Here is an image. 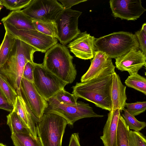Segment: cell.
<instances>
[{
  "label": "cell",
  "mask_w": 146,
  "mask_h": 146,
  "mask_svg": "<svg viewBox=\"0 0 146 146\" xmlns=\"http://www.w3.org/2000/svg\"><path fill=\"white\" fill-rule=\"evenodd\" d=\"M5 31L13 38L21 40L36 49L38 51L46 52L57 43V39L35 30H18L12 25L3 23Z\"/></svg>",
  "instance_id": "cell-9"
},
{
  "label": "cell",
  "mask_w": 146,
  "mask_h": 146,
  "mask_svg": "<svg viewBox=\"0 0 146 146\" xmlns=\"http://www.w3.org/2000/svg\"><path fill=\"white\" fill-rule=\"evenodd\" d=\"M73 58L67 47L57 43L46 52L42 64L48 71L61 80L71 84L77 75Z\"/></svg>",
  "instance_id": "cell-3"
},
{
  "label": "cell",
  "mask_w": 146,
  "mask_h": 146,
  "mask_svg": "<svg viewBox=\"0 0 146 146\" xmlns=\"http://www.w3.org/2000/svg\"><path fill=\"white\" fill-rule=\"evenodd\" d=\"M95 46L96 51L104 52L111 59H116L132 48L139 49L135 35L123 31L113 32L96 38Z\"/></svg>",
  "instance_id": "cell-4"
},
{
  "label": "cell",
  "mask_w": 146,
  "mask_h": 146,
  "mask_svg": "<svg viewBox=\"0 0 146 146\" xmlns=\"http://www.w3.org/2000/svg\"><path fill=\"white\" fill-rule=\"evenodd\" d=\"M112 76L111 92V110L119 109L121 112L126 103V86L123 84L119 76L116 72L112 74Z\"/></svg>",
  "instance_id": "cell-18"
},
{
  "label": "cell",
  "mask_w": 146,
  "mask_h": 146,
  "mask_svg": "<svg viewBox=\"0 0 146 146\" xmlns=\"http://www.w3.org/2000/svg\"><path fill=\"white\" fill-rule=\"evenodd\" d=\"M129 146H146V138L140 131L130 130L128 136Z\"/></svg>",
  "instance_id": "cell-30"
},
{
  "label": "cell",
  "mask_w": 146,
  "mask_h": 146,
  "mask_svg": "<svg viewBox=\"0 0 146 146\" xmlns=\"http://www.w3.org/2000/svg\"><path fill=\"white\" fill-rule=\"evenodd\" d=\"M7 117V124L9 127L11 134L17 133L30 134L19 116L14 111L10 112Z\"/></svg>",
  "instance_id": "cell-21"
},
{
  "label": "cell",
  "mask_w": 146,
  "mask_h": 146,
  "mask_svg": "<svg viewBox=\"0 0 146 146\" xmlns=\"http://www.w3.org/2000/svg\"><path fill=\"white\" fill-rule=\"evenodd\" d=\"M36 30L46 35L58 39V32L54 22L33 21Z\"/></svg>",
  "instance_id": "cell-24"
},
{
  "label": "cell",
  "mask_w": 146,
  "mask_h": 146,
  "mask_svg": "<svg viewBox=\"0 0 146 146\" xmlns=\"http://www.w3.org/2000/svg\"><path fill=\"white\" fill-rule=\"evenodd\" d=\"M15 38L5 31L3 39L0 46V66L3 65L8 58L14 42Z\"/></svg>",
  "instance_id": "cell-23"
},
{
  "label": "cell",
  "mask_w": 146,
  "mask_h": 146,
  "mask_svg": "<svg viewBox=\"0 0 146 146\" xmlns=\"http://www.w3.org/2000/svg\"><path fill=\"white\" fill-rule=\"evenodd\" d=\"M38 50L27 43L15 38L5 63L0 66V74L19 93L24 67L29 62H33V54Z\"/></svg>",
  "instance_id": "cell-1"
},
{
  "label": "cell",
  "mask_w": 146,
  "mask_h": 146,
  "mask_svg": "<svg viewBox=\"0 0 146 146\" xmlns=\"http://www.w3.org/2000/svg\"><path fill=\"white\" fill-rule=\"evenodd\" d=\"M82 13L79 11L64 8L55 20L58 39L61 44L66 45L81 33L78 28V19Z\"/></svg>",
  "instance_id": "cell-8"
},
{
  "label": "cell",
  "mask_w": 146,
  "mask_h": 146,
  "mask_svg": "<svg viewBox=\"0 0 146 146\" xmlns=\"http://www.w3.org/2000/svg\"><path fill=\"white\" fill-rule=\"evenodd\" d=\"M34 62H28L25 65L23 71L22 77L33 83L34 82Z\"/></svg>",
  "instance_id": "cell-32"
},
{
  "label": "cell",
  "mask_w": 146,
  "mask_h": 146,
  "mask_svg": "<svg viewBox=\"0 0 146 146\" xmlns=\"http://www.w3.org/2000/svg\"><path fill=\"white\" fill-rule=\"evenodd\" d=\"M109 3L113 16L122 20L135 21L146 10L141 0H110Z\"/></svg>",
  "instance_id": "cell-12"
},
{
  "label": "cell",
  "mask_w": 146,
  "mask_h": 146,
  "mask_svg": "<svg viewBox=\"0 0 146 146\" xmlns=\"http://www.w3.org/2000/svg\"><path fill=\"white\" fill-rule=\"evenodd\" d=\"M2 8V7H1V6H0V11L1 10V9Z\"/></svg>",
  "instance_id": "cell-39"
},
{
  "label": "cell",
  "mask_w": 146,
  "mask_h": 146,
  "mask_svg": "<svg viewBox=\"0 0 146 146\" xmlns=\"http://www.w3.org/2000/svg\"><path fill=\"white\" fill-rule=\"evenodd\" d=\"M13 110L19 116L31 135L37 136L36 125L39 120L29 108L22 98L18 96L13 106Z\"/></svg>",
  "instance_id": "cell-16"
},
{
  "label": "cell",
  "mask_w": 146,
  "mask_h": 146,
  "mask_svg": "<svg viewBox=\"0 0 146 146\" xmlns=\"http://www.w3.org/2000/svg\"><path fill=\"white\" fill-rule=\"evenodd\" d=\"M63 9L56 0H31L22 11L32 21L54 22Z\"/></svg>",
  "instance_id": "cell-10"
},
{
  "label": "cell",
  "mask_w": 146,
  "mask_h": 146,
  "mask_svg": "<svg viewBox=\"0 0 146 146\" xmlns=\"http://www.w3.org/2000/svg\"><path fill=\"white\" fill-rule=\"evenodd\" d=\"M140 50L146 55V33L141 29L135 32Z\"/></svg>",
  "instance_id": "cell-33"
},
{
  "label": "cell",
  "mask_w": 146,
  "mask_h": 146,
  "mask_svg": "<svg viewBox=\"0 0 146 146\" xmlns=\"http://www.w3.org/2000/svg\"><path fill=\"white\" fill-rule=\"evenodd\" d=\"M68 146H81L78 133H74L71 135Z\"/></svg>",
  "instance_id": "cell-36"
},
{
  "label": "cell",
  "mask_w": 146,
  "mask_h": 146,
  "mask_svg": "<svg viewBox=\"0 0 146 146\" xmlns=\"http://www.w3.org/2000/svg\"><path fill=\"white\" fill-rule=\"evenodd\" d=\"M34 82L36 90L46 100L52 97L68 84L48 71L42 64L34 62Z\"/></svg>",
  "instance_id": "cell-7"
},
{
  "label": "cell",
  "mask_w": 146,
  "mask_h": 146,
  "mask_svg": "<svg viewBox=\"0 0 146 146\" xmlns=\"http://www.w3.org/2000/svg\"><path fill=\"white\" fill-rule=\"evenodd\" d=\"M0 146H6L3 144L0 143Z\"/></svg>",
  "instance_id": "cell-38"
},
{
  "label": "cell",
  "mask_w": 146,
  "mask_h": 146,
  "mask_svg": "<svg viewBox=\"0 0 146 146\" xmlns=\"http://www.w3.org/2000/svg\"><path fill=\"white\" fill-rule=\"evenodd\" d=\"M18 96L22 98L39 121L48 106V103L38 92L33 83L22 77Z\"/></svg>",
  "instance_id": "cell-11"
},
{
  "label": "cell",
  "mask_w": 146,
  "mask_h": 146,
  "mask_svg": "<svg viewBox=\"0 0 146 146\" xmlns=\"http://www.w3.org/2000/svg\"><path fill=\"white\" fill-rule=\"evenodd\" d=\"M123 110L124 111V113L122 114V117L129 129L139 131L146 127L145 122L137 120L135 116L129 113L125 108L123 109Z\"/></svg>",
  "instance_id": "cell-27"
},
{
  "label": "cell",
  "mask_w": 146,
  "mask_h": 146,
  "mask_svg": "<svg viewBox=\"0 0 146 146\" xmlns=\"http://www.w3.org/2000/svg\"><path fill=\"white\" fill-rule=\"evenodd\" d=\"M115 59L116 68L121 71H127L130 75L138 73L143 66H146V55L136 48L132 49Z\"/></svg>",
  "instance_id": "cell-15"
},
{
  "label": "cell",
  "mask_w": 146,
  "mask_h": 146,
  "mask_svg": "<svg viewBox=\"0 0 146 146\" xmlns=\"http://www.w3.org/2000/svg\"><path fill=\"white\" fill-rule=\"evenodd\" d=\"M96 38L86 31L81 32L68 45L71 52L77 57L84 60L94 58L96 51Z\"/></svg>",
  "instance_id": "cell-14"
},
{
  "label": "cell",
  "mask_w": 146,
  "mask_h": 146,
  "mask_svg": "<svg viewBox=\"0 0 146 146\" xmlns=\"http://www.w3.org/2000/svg\"><path fill=\"white\" fill-rule=\"evenodd\" d=\"M0 109L10 112L13 109V106L7 100L0 88Z\"/></svg>",
  "instance_id": "cell-34"
},
{
  "label": "cell",
  "mask_w": 146,
  "mask_h": 146,
  "mask_svg": "<svg viewBox=\"0 0 146 146\" xmlns=\"http://www.w3.org/2000/svg\"><path fill=\"white\" fill-rule=\"evenodd\" d=\"M124 119L121 115L119 116L117 133V146H129V134L130 131Z\"/></svg>",
  "instance_id": "cell-22"
},
{
  "label": "cell",
  "mask_w": 146,
  "mask_h": 146,
  "mask_svg": "<svg viewBox=\"0 0 146 146\" xmlns=\"http://www.w3.org/2000/svg\"><path fill=\"white\" fill-rule=\"evenodd\" d=\"M64 8L70 9L73 6L80 3L85 2L87 0H59Z\"/></svg>",
  "instance_id": "cell-35"
},
{
  "label": "cell",
  "mask_w": 146,
  "mask_h": 146,
  "mask_svg": "<svg viewBox=\"0 0 146 146\" xmlns=\"http://www.w3.org/2000/svg\"><path fill=\"white\" fill-rule=\"evenodd\" d=\"M0 88L8 101L13 106L18 95L15 90L1 74Z\"/></svg>",
  "instance_id": "cell-26"
},
{
  "label": "cell",
  "mask_w": 146,
  "mask_h": 146,
  "mask_svg": "<svg viewBox=\"0 0 146 146\" xmlns=\"http://www.w3.org/2000/svg\"><path fill=\"white\" fill-rule=\"evenodd\" d=\"M11 138L15 146H42L38 137H33L29 133H14Z\"/></svg>",
  "instance_id": "cell-20"
},
{
  "label": "cell",
  "mask_w": 146,
  "mask_h": 146,
  "mask_svg": "<svg viewBox=\"0 0 146 146\" xmlns=\"http://www.w3.org/2000/svg\"><path fill=\"white\" fill-rule=\"evenodd\" d=\"M125 83L128 87L146 95V79L138 73H133L128 76L125 80Z\"/></svg>",
  "instance_id": "cell-25"
},
{
  "label": "cell",
  "mask_w": 146,
  "mask_h": 146,
  "mask_svg": "<svg viewBox=\"0 0 146 146\" xmlns=\"http://www.w3.org/2000/svg\"><path fill=\"white\" fill-rule=\"evenodd\" d=\"M1 21L12 25L18 30H35L32 20L21 10L11 11L2 18Z\"/></svg>",
  "instance_id": "cell-19"
},
{
  "label": "cell",
  "mask_w": 146,
  "mask_h": 146,
  "mask_svg": "<svg viewBox=\"0 0 146 146\" xmlns=\"http://www.w3.org/2000/svg\"><path fill=\"white\" fill-rule=\"evenodd\" d=\"M31 1V0H1L2 6L12 11L21 10L22 8H26Z\"/></svg>",
  "instance_id": "cell-29"
},
{
  "label": "cell",
  "mask_w": 146,
  "mask_h": 146,
  "mask_svg": "<svg viewBox=\"0 0 146 146\" xmlns=\"http://www.w3.org/2000/svg\"><path fill=\"white\" fill-rule=\"evenodd\" d=\"M112 74L77 82L72 87V93L78 98L93 103L97 107L110 111L111 110V92Z\"/></svg>",
  "instance_id": "cell-2"
},
{
  "label": "cell",
  "mask_w": 146,
  "mask_h": 146,
  "mask_svg": "<svg viewBox=\"0 0 146 146\" xmlns=\"http://www.w3.org/2000/svg\"><path fill=\"white\" fill-rule=\"evenodd\" d=\"M125 107L127 111L135 116L145 111L146 109V102H138L135 103L125 104Z\"/></svg>",
  "instance_id": "cell-31"
},
{
  "label": "cell",
  "mask_w": 146,
  "mask_h": 146,
  "mask_svg": "<svg viewBox=\"0 0 146 146\" xmlns=\"http://www.w3.org/2000/svg\"><path fill=\"white\" fill-rule=\"evenodd\" d=\"M115 66L112 59L104 52L96 51L93 59L87 72L82 77L81 82L92 80L103 76L112 74L115 72Z\"/></svg>",
  "instance_id": "cell-13"
},
{
  "label": "cell",
  "mask_w": 146,
  "mask_h": 146,
  "mask_svg": "<svg viewBox=\"0 0 146 146\" xmlns=\"http://www.w3.org/2000/svg\"><path fill=\"white\" fill-rule=\"evenodd\" d=\"M54 97L59 102L70 105H76L78 98L74 95L70 93L64 89L59 91Z\"/></svg>",
  "instance_id": "cell-28"
},
{
  "label": "cell",
  "mask_w": 146,
  "mask_h": 146,
  "mask_svg": "<svg viewBox=\"0 0 146 146\" xmlns=\"http://www.w3.org/2000/svg\"><path fill=\"white\" fill-rule=\"evenodd\" d=\"M48 106L44 113H52L59 115L73 125L76 121L85 118L102 117L103 115L98 114L94 111L88 104L81 101L77 102L75 105L64 104L58 102L54 97L47 101Z\"/></svg>",
  "instance_id": "cell-6"
},
{
  "label": "cell",
  "mask_w": 146,
  "mask_h": 146,
  "mask_svg": "<svg viewBox=\"0 0 146 146\" xmlns=\"http://www.w3.org/2000/svg\"><path fill=\"white\" fill-rule=\"evenodd\" d=\"M141 29H142L145 33H146V23H144L142 25Z\"/></svg>",
  "instance_id": "cell-37"
},
{
  "label": "cell",
  "mask_w": 146,
  "mask_h": 146,
  "mask_svg": "<svg viewBox=\"0 0 146 146\" xmlns=\"http://www.w3.org/2000/svg\"><path fill=\"white\" fill-rule=\"evenodd\" d=\"M68 122L57 114L44 113L36 125L38 137L42 146H62Z\"/></svg>",
  "instance_id": "cell-5"
},
{
  "label": "cell",
  "mask_w": 146,
  "mask_h": 146,
  "mask_svg": "<svg viewBox=\"0 0 146 146\" xmlns=\"http://www.w3.org/2000/svg\"><path fill=\"white\" fill-rule=\"evenodd\" d=\"M121 112L119 109L111 110L108 113V118L100 136L105 146H117L116 137L118 120Z\"/></svg>",
  "instance_id": "cell-17"
}]
</instances>
